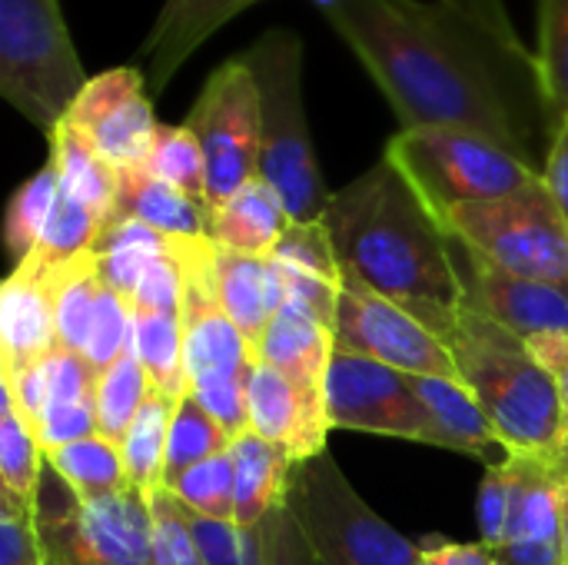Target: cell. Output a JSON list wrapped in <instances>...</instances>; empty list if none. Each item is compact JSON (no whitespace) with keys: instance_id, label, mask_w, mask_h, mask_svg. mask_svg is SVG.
<instances>
[{"instance_id":"obj_12","label":"cell","mask_w":568,"mask_h":565,"mask_svg":"<svg viewBox=\"0 0 568 565\" xmlns=\"http://www.w3.org/2000/svg\"><path fill=\"white\" fill-rule=\"evenodd\" d=\"M326 420L333 430L393 436L446 450V440L423 406L413 376L339 350L333 353L326 373Z\"/></svg>"},{"instance_id":"obj_17","label":"cell","mask_w":568,"mask_h":565,"mask_svg":"<svg viewBox=\"0 0 568 565\" xmlns=\"http://www.w3.org/2000/svg\"><path fill=\"white\" fill-rule=\"evenodd\" d=\"M469 273L463 276L466 296L486 316L503 323L519 340H536L549 333L568 336V286L516 276L473 253H466Z\"/></svg>"},{"instance_id":"obj_5","label":"cell","mask_w":568,"mask_h":565,"mask_svg":"<svg viewBox=\"0 0 568 565\" xmlns=\"http://www.w3.org/2000/svg\"><path fill=\"white\" fill-rule=\"evenodd\" d=\"M183 270V363L186 396L213 413L236 440L250 430L246 393L256 370V353L220 303L213 280V240H176Z\"/></svg>"},{"instance_id":"obj_50","label":"cell","mask_w":568,"mask_h":565,"mask_svg":"<svg viewBox=\"0 0 568 565\" xmlns=\"http://www.w3.org/2000/svg\"><path fill=\"white\" fill-rule=\"evenodd\" d=\"M566 453H568V446H566Z\"/></svg>"},{"instance_id":"obj_38","label":"cell","mask_w":568,"mask_h":565,"mask_svg":"<svg viewBox=\"0 0 568 565\" xmlns=\"http://www.w3.org/2000/svg\"><path fill=\"white\" fill-rule=\"evenodd\" d=\"M57 193H60V176L50 160L43 170H37L30 180H23L17 186V193L7 206V226H3L7 250L17 263L27 260L30 250L37 246V240L47 226V216L57 203Z\"/></svg>"},{"instance_id":"obj_29","label":"cell","mask_w":568,"mask_h":565,"mask_svg":"<svg viewBox=\"0 0 568 565\" xmlns=\"http://www.w3.org/2000/svg\"><path fill=\"white\" fill-rule=\"evenodd\" d=\"M133 350L150 376V386L183 400L186 363H183V320L180 310L133 303Z\"/></svg>"},{"instance_id":"obj_25","label":"cell","mask_w":568,"mask_h":565,"mask_svg":"<svg viewBox=\"0 0 568 565\" xmlns=\"http://www.w3.org/2000/svg\"><path fill=\"white\" fill-rule=\"evenodd\" d=\"M233 456V473H236V526H256L270 513L286 506L290 496V480H293V460L260 440L256 433H243L230 446Z\"/></svg>"},{"instance_id":"obj_3","label":"cell","mask_w":568,"mask_h":565,"mask_svg":"<svg viewBox=\"0 0 568 565\" xmlns=\"http://www.w3.org/2000/svg\"><path fill=\"white\" fill-rule=\"evenodd\" d=\"M446 346L456 363V380L476 396L509 453H566L568 423L559 386L526 340L466 296Z\"/></svg>"},{"instance_id":"obj_24","label":"cell","mask_w":568,"mask_h":565,"mask_svg":"<svg viewBox=\"0 0 568 565\" xmlns=\"http://www.w3.org/2000/svg\"><path fill=\"white\" fill-rule=\"evenodd\" d=\"M210 240L220 250L270 256L280 233L290 226V213L266 180H250L226 203L210 210Z\"/></svg>"},{"instance_id":"obj_6","label":"cell","mask_w":568,"mask_h":565,"mask_svg":"<svg viewBox=\"0 0 568 565\" xmlns=\"http://www.w3.org/2000/svg\"><path fill=\"white\" fill-rule=\"evenodd\" d=\"M87 80L60 0H0V93L27 123L50 133Z\"/></svg>"},{"instance_id":"obj_16","label":"cell","mask_w":568,"mask_h":565,"mask_svg":"<svg viewBox=\"0 0 568 565\" xmlns=\"http://www.w3.org/2000/svg\"><path fill=\"white\" fill-rule=\"evenodd\" d=\"M246 413L250 433L280 446L293 463H306L326 453V436L333 430L326 420V400L300 390L270 363H256L250 376Z\"/></svg>"},{"instance_id":"obj_35","label":"cell","mask_w":568,"mask_h":565,"mask_svg":"<svg viewBox=\"0 0 568 565\" xmlns=\"http://www.w3.org/2000/svg\"><path fill=\"white\" fill-rule=\"evenodd\" d=\"M150 376L130 343V350L106 370L100 373V386H97V433L116 446H123L136 413L143 410L146 396H150Z\"/></svg>"},{"instance_id":"obj_28","label":"cell","mask_w":568,"mask_h":565,"mask_svg":"<svg viewBox=\"0 0 568 565\" xmlns=\"http://www.w3.org/2000/svg\"><path fill=\"white\" fill-rule=\"evenodd\" d=\"M47 137H50L47 160L53 163L60 186L106 223L116 206V170L97 153V147L70 120L57 123Z\"/></svg>"},{"instance_id":"obj_43","label":"cell","mask_w":568,"mask_h":565,"mask_svg":"<svg viewBox=\"0 0 568 565\" xmlns=\"http://www.w3.org/2000/svg\"><path fill=\"white\" fill-rule=\"evenodd\" d=\"M509 460V456H506ZM503 463H486L483 486H479V503H476V519H479V543L499 553L506 543L509 529V509H513V480L509 466Z\"/></svg>"},{"instance_id":"obj_21","label":"cell","mask_w":568,"mask_h":565,"mask_svg":"<svg viewBox=\"0 0 568 565\" xmlns=\"http://www.w3.org/2000/svg\"><path fill=\"white\" fill-rule=\"evenodd\" d=\"M190 526L206 565H310V553L286 506L270 513L256 526L203 519L193 513Z\"/></svg>"},{"instance_id":"obj_47","label":"cell","mask_w":568,"mask_h":565,"mask_svg":"<svg viewBox=\"0 0 568 565\" xmlns=\"http://www.w3.org/2000/svg\"><path fill=\"white\" fill-rule=\"evenodd\" d=\"M542 183L552 193L556 206L562 210L568 223V120L556 127L552 147H549L546 163H542Z\"/></svg>"},{"instance_id":"obj_15","label":"cell","mask_w":568,"mask_h":565,"mask_svg":"<svg viewBox=\"0 0 568 565\" xmlns=\"http://www.w3.org/2000/svg\"><path fill=\"white\" fill-rule=\"evenodd\" d=\"M513 509L499 565H562L566 553V466L562 456L509 453Z\"/></svg>"},{"instance_id":"obj_36","label":"cell","mask_w":568,"mask_h":565,"mask_svg":"<svg viewBox=\"0 0 568 565\" xmlns=\"http://www.w3.org/2000/svg\"><path fill=\"white\" fill-rule=\"evenodd\" d=\"M43 463L47 456L33 426L20 416L10 393L0 390V486L33 506Z\"/></svg>"},{"instance_id":"obj_26","label":"cell","mask_w":568,"mask_h":565,"mask_svg":"<svg viewBox=\"0 0 568 565\" xmlns=\"http://www.w3.org/2000/svg\"><path fill=\"white\" fill-rule=\"evenodd\" d=\"M413 386L436 420L446 450L466 453V456H483L489 460L493 453L509 456V450L499 443L496 426L476 403V396L459 383V380H443V376H413ZM493 463V460H489Z\"/></svg>"},{"instance_id":"obj_31","label":"cell","mask_w":568,"mask_h":565,"mask_svg":"<svg viewBox=\"0 0 568 565\" xmlns=\"http://www.w3.org/2000/svg\"><path fill=\"white\" fill-rule=\"evenodd\" d=\"M173 396L150 390L143 410L136 413L126 440H123V466H126V480L133 490H140L143 496H150L153 490L163 486V463H166V443H170V426H173V413H176Z\"/></svg>"},{"instance_id":"obj_4","label":"cell","mask_w":568,"mask_h":565,"mask_svg":"<svg viewBox=\"0 0 568 565\" xmlns=\"http://www.w3.org/2000/svg\"><path fill=\"white\" fill-rule=\"evenodd\" d=\"M240 60L260 93V180L283 200L290 220H323L329 190L313 153L303 107V40L286 27L263 30Z\"/></svg>"},{"instance_id":"obj_42","label":"cell","mask_w":568,"mask_h":565,"mask_svg":"<svg viewBox=\"0 0 568 565\" xmlns=\"http://www.w3.org/2000/svg\"><path fill=\"white\" fill-rule=\"evenodd\" d=\"M270 256L283 266H293L300 273H310V276H320V280L343 286V270H339L333 236H329L323 220H310V223L290 220V226L280 233Z\"/></svg>"},{"instance_id":"obj_27","label":"cell","mask_w":568,"mask_h":565,"mask_svg":"<svg viewBox=\"0 0 568 565\" xmlns=\"http://www.w3.org/2000/svg\"><path fill=\"white\" fill-rule=\"evenodd\" d=\"M173 243H176L173 236L140 223V220L113 216V220L103 223V230H100V236L93 243V263H97L100 280L133 303L143 273L156 260L170 256Z\"/></svg>"},{"instance_id":"obj_46","label":"cell","mask_w":568,"mask_h":565,"mask_svg":"<svg viewBox=\"0 0 568 565\" xmlns=\"http://www.w3.org/2000/svg\"><path fill=\"white\" fill-rule=\"evenodd\" d=\"M416 565H499V556L486 543H453L433 533L419 539Z\"/></svg>"},{"instance_id":"obj_30","label":"cell","mask_w":568,"mask_h":565,"mask_svg":"<svg viewBox=\"0 0 568 565\" xmlns=\"http://www.w3.org/2000/svg\"><path fill=\"white\" fill-rule=\"evenodd\" d=\"M100 230H103V220L60 186L57 203H53V210L47 216V226H43L37 246L17 266L47 276V273H53V270H60V266L87 256V253H93V243H97Z\"/></svg>"},{"instance_id":"obj_8","label":"cell","mask_w":568,"mask_h":565,"mask_svg":"<svg viewBox=\"0 0 568 565\" xmlns=\"http://www.w3.org/2000/svg\"><path fill=\"white\" fill-rule=\"evenodd\" d=\"M33 526L43 565H156L150 506L133 486L83 500L43 463Z\"/></svg>"},{"instance_id":"obj_7","label":"cell","mask_w":568,"mask_h":565,"mask_svg":"<svg viewBox=\"0 0 568 565\" xmlns=\"http://www.w3.org/2000/svg\"><path fill=\"white\" fill-rule=\"evenodd\" d=\"M439 220L453 206L499 200L542 180V170L519 153L449 127L399 130L383 153Z\"/></svg>"},{"instance_id":"obj_10","label":"cell","mask_w":568,"mask_h":565,"mask_svg":"<svg viewBox=\"0 0 568 565\" xmlns=\"http://www.w3.org/2000/svg\"><path fill=\"white\" fill-rule=\"evenodd\" d=\"M439 226L499 270L568 286V223L542 180L499 200L453 206Z\"/></svg>"},{"instance_id":"obj_2","label":"cell","mask_w":568,"mask_h":565,"mask_svg":"<svg viewBox=\"0 0 568 565\" xmlns=\"http://www.w3.org/2000/svg\"><path fill=\"white\" fill-rule=\"evenodd\" d=\"M323 223L343 280L386 296L449 343L466 300L453 240L386 157L329 196Z\"/></svg>"},{"instance_id":"obj_13","label":"cell","mask_w":568,"mask_h":565,"mask_svg":"<svg viewBox=\"0 0 568 565\" xmlns=\"http://www.w3.org/2000/svg\"><path fill=\"white\" fill-rule=\"evenodd\" d=\"M333 343L339 353L386 363L406 376L456 380L453 353L439 336H433L403 306L349 280H343V290H339Z\"/></svg>"},{"instance_id":"obj_34","label":"cell","mask_w":568,"mask_h":565,"mask_svg":"<svg viewBox=\"0 0 568 565\" xmlns=\"http://www.w3.org/2000/svg\"><path fill=\"white\" fill-rule=\"evenodd\" d=\"M233 436L223 430V423L206 413L193 396H183L173 413L170 443H166V463H163V486L173 490L180 476H186L193 466L230 453Z\"/></svg>"},{"instance_id":"obj_11","label":"cell","mask_w":568,"mask_h":565,"mask_svg":"<svg viewBox=\"0 0 568 565\" xmlns=\"http://www.w3.org/2000/svg\"><path fill=\"white\" fill-rule=\"evenodd\" d=\"M206 160V216L260 176V93L236 57L223 60L203 83L186 120Z\"/></svg>"},{"instance_id":"obj_45","label":"cell","mask_w":568,"mask_h":565,"mask_svg":"<svg viewBox=\"0 0 568 565\" xmlns=\"http://www.w3.org/2000/svg\"><path fill=\"white\" fill-rule=\"evenodd\" d=\"M283 266V263H280ZM283 283H286V303L300 306L303 313H310L313 320H320L326 330L336 326V310H339V283L300 273L293 266H283Z\"/></svg>"},{"instance_id":"obj_32","label":"cell","mask_w":568,"mask_h":565,"mask_svg":"<svg viewBox=\"0 0 568 565\" xmlns=\"http://www.w3.org/2000/svg\"><path fill=\"white\" fill-rule=\"evenodd\" d=\"M50 290H53V320H57V340L63 350L87 353L93 313H97V296L103 290V280L97 273L93 253L47 273Z\"/></svg>"},{"instance_id":"obj_1","label":"cell","mask_w":568,"mask_h":565,"mask_svg":"<svg viewBox=\"0 0 568 565\" xmlns=\"http://www.w3.org/2000/svg\"><path fill=\"white\" fill-rule=\"evenodd\" d=\"M399 117L479 133L536 167L556 117L506 0H313ZM542 170V167H539Z\"/></svg>"},{"instance_id":"obj_18","label":"cell","mask_w":568,"mask_h":565,"mask_svg":"<svg viewBox=\"0 0 568 565\" xmlns=\"http://www.w3.org/2000/svg\"><path fill=\"white\" fill-rule=\"evenodd\" d=\"M213 280L223 310L236 323V330L246 336L260 360V346L276 320V313L286 306V283L283 266L273 256H250L220 250L213 243Z\"/></svg>"},{"instance_id":"obj_9","label":"cell","mask_w":568,"mask_h":565,"mask_svg":"<svg viewBox=\"0 0 568 565\" xmlns=\"http://www.w3.org/2000/svg\"><path fill=\"white\" fill-rule=\"evenodd\" d=\"M286 509L310 565H416L419 559V543L376 516L329 453L293 466Z\"/></svg>"},{"instance_id":"obj_49","label":"cell","mask_w":568,"mask_h":565,"mask_svg":"<svg viewBox=\"0 0 568 565\" xmlns=\"http://www.w3.org/2000/svg\"><path fill=\"white\" fill-rule=\"evenodd\" d=\"M562 466H566V553H562V565H568V453H562Z\"/></svg>"},{"instance_id":"obj_20","label":"cell","mask_w":568,"mask_h":565,"mask_svg":"<svg viewBox=\"0 0 568 565\" xmlns=\"http://www.w3.org/2000/svg\"><path fill=\"white\" fill-rule=\"evenodd\" d=\"M260 0H166L156 13L153 30L146 33L140 57L150 60V83L163 90L173 73L233 17L250 10Z\"/></svg>"},{"instance_id":"obj_23","label":"cell","mask_w":568,"mask_h":565,"mask_svg":"<svg viewBox=\"0 0 568 565\" xmlns=\"http://www.w3.org/2000/svg\"><path fill=\"white\" fill-rule=\"evenodd\" d=\"M113 216L140 220L173 240H210V220L200 203L173 190L146 167L116 170V206ZM110 216V220H113Z\"/></svg>"},{"instance_id":"obj_44","label":"cell","mask_w":568,"mask_h":565,"mask_svg":"<svg viewBox=\"0 0 568 565\" xmlns=\"http://www.w3.org/2000/svg\"><path fill=\"white\" fill-rule=\"evenodd\" d=\"M0 565H43L33 506L0 490Z\"/></svg>"},{"instance_id":"obj_39","label":"cell","mask_w":568,"mask_h":565,"mask_svg":"<svg viewBox=\"0 0 568 565\" xmlns=\"http://www.w3.org/2000/svg\"><path fill=\"white\" fill-rule=\"evenodd\" d=\"M173 496L203 519H220L233 523L236 516V473H233V456H213L200 466H193L186 476L176 480Z\"/></svg>"},{"instance_id":"obj_19","label":"cell","mask_w":568,"mask_h":565,"mask_svg":"<svg viewBox=\"0 0 568 565\" xmlns=\"http://www.w3.org/2000/svg\"><path fill=\"white\" fill-rule=\"evenodd\" d=\"M57 346L50 280L17 266L0 290V373L37 366Z\"/></svg>"},{"instance_id":"obj_48","label":"cell","mask_w":568,"mask_h":565,"mask_svg":"<svg viewBox=\"0 0 568 565\" xmlns=\"http://www.w3.org/2000/svg\"><path fill=\"white\" fill-rule=\"evenodd\" d=\"M529 350L536 353V360H539V363L549 370V376L556 380L568 423V336H562V333L536 336V340H529Z\"/></svg>"},{"instance_id":"obj_41","label":"cell","mask_w":568,"mask_h":565,"mask_svg":"<svg viewBox=\"0 0 568 565\" xmlns=\"http://www.w3.org/2000/svg\"><path fill=\"white\" fill-rule=\"evenodd\" d=\"M153 519V563L156 565H206L200 543L190 526L186 506L173 496V490L160 486L146 496Z\"/></svg>"},{"instance_id":"obj_22","label":"cell","mask_w":568,"mask_h":565,"mask_svg":"<svg viewBox=\"0 0 568 565\" xmlns=\"http://www.w3.org/2000/svg\"><path fill=\"white\" fill-rule=\"evenodd\" d=\"M333 353H336L333 330H326L320 320H313L300 306L286 303L276 313V320L260 346V363L276 366L300 390L326 400V373H329Z\"/></svg>"},{"instance_id":"obj_40","label":"cell","mask_w":568,"mask_h":565,"mask_svg":"<svg viewBox=\"0 0 568 565\" xmlns=\"http://www.w3.org/2000/svg\"><path fill=\"white\" fill-rule=\"evenodd\" d=\"M546 97L556 127L568 120V0H539V43H536Z\"/></svg>"},{"instance_id":"obj_37","label":"cell","mask_w":568,"mask_h":565,"mask_svg":"<svg viewBox=\"0 0 568 565\" xmlns=\"http://www.w3.org/2000/svg\"><path fill=\"white\" fill-rule=\"evenodd\" d=\"M143 167L206 210V160L186 123H160Z\"/></svg>"},{"instance_id":"obj_33","label":"cell","mask_w":568,"mask_h":565,"mask_svg":"<svg viewBox=\"0 0 568 565\" xmlns=\"http://www.w3.org/2000/svg\"><path fill=\"white\" fill-rule=\"evenodd\" d=\"M47 466L83 500L113 496L130 486L123 450L103 436H87L70 446H60L47 453Z\"/></svg>"},{"instance_id":"obj_14","label":"cell","mask_w":568,"mask_h":565,"mask_svg":"<svg viewBox=\"0 0 568 565\" xmlns=\"http://www.w3.org/2000/svg\"><path fill=\"white\" fill-rule=\"evenodd\" d=\"M67 120L113 170L143 167L160 127L136 67H113L90 77Z\"/></svg>"}]
</instances>
